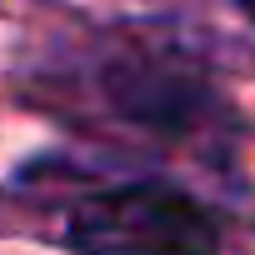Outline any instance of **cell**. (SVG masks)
<instances>
[{
    "mask_svg": "<svg viewBox=\"0 0 255 255\" xmlns=\"http://www.w3.org/2000/svg\"><path fill=\"white\" fill-rule=\"evenodd\" d=\"M65 240L80 250H210V215L165 185H120L70 210Z\"/></svg>",
    "mask_w": 255,
    "mask_h": 255,
    "instance_id": "1",
    "label": "cell"
},
{
    "mask_svg": "<svg viewBox=\"0 0 255 255\" xmlns=\"http://www.w3.org/2000/svg\"><path fill=\"white\" fill-rule=\"evenodd\" d=\"M240 10H245V15H250V20H255V0H240Z\"/></svg>",
    "mask_w": 255,
    "mask_h": 255,
    "instance_id": "2",
    "label": "cell"
}]
</instances>
